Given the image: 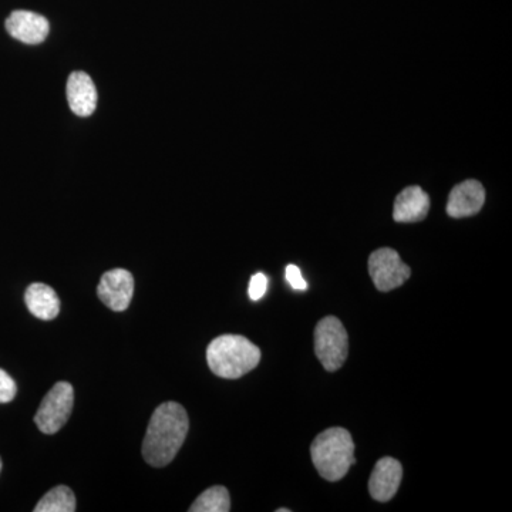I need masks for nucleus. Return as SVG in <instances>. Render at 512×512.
<instances>
[{"label":"nucleus","instance_id":"obj_13","mask_svg":"<svg viewBox=\"0 0 512 512\" xmlns=\"http://www.w3.org/2000/svg\"><path fill=\"white\" fill-rule=\"evenodd\" d=\"M25 302L37 319L53 320L60 312V299L55 289L45 284H32L26 289Z\"/></svg>","mask_w":512,"mask_h":512},{"label":"nucleus","instance_id":"obj_2","mask_svg":"<svg viewBox=\"0 0 512 512\" xmlns=\"http://www.w3.org/2000/svg\"><path fill=\"white\" fill-rule=\"evenodd\" d=\"M211 372L222 379H239L261 362V350L251 340L239 335H222L207 348Z\"/></svg>","mask_w":512,"mask_h":512},{"label":"nucleus","instance_id":"obj_12","mask_svg":"<svg viewBox=\"0 0 512 512\" xmlns=\"http://www.w3.org/2000/svg\"><path fill=\"white\" fill-rule=\"evenodd\" d=\"M429 210V195L417 185H413V187L404 188L397 195L396 202H394L393 218L396 222L410 224V222L423 221L429 214Z\"/></svg>","mask_w":512,"mask_h":512},{"label":"nucleus","instance_id":"obj_15","mask_svg":"<svg viewBox=\"0 0 512 512\" xmlns=\"http://www.w3.org/2000/svg\"><path fill=\"white\" fill-rule=\"evenodd\" d=\"M231 510V498L227 488L222 485L208 488L194 501L190 512H228Z\"/></svg>","mask_w":512,"mask_h":512},{"label":"nucleus","instance_id":"obj_19","mask_svg":"<svg viewBox=\"0 0 512 512\" xmlns=\"http://www.w3.org/2000/svg\"><path fill=\"white\" fill-rule=\"evenodd\" d=\"M278 512H291V510H289V508H279V510H276Z\"/></svg>","mask_w":512,"mask_h":512},{"label":"nucleus","instance_id":"obj_1","mask_svg":"<svg viewBox=\"0 0 512 512\" xmlns=\"http://www.w3.org/2000/svg\"><path fill=\"white\" fill-rule=\"evenodd\" d=\"M190 429L188 414L181 404H161L151 416L143 443V457L150 466H168L183 447Z\"/></svg>","mask_w":512,"mask_h":512},{"label":"nucleus","instance_id":"obj_10","mask_svg":"<svg viewBox=\"0 0 512 512\" xmlns=\"http://www.w3.org/2000/svg\"><path fill=\"white\" fill-rule=\"evenodd\" d=\"M485 202V190L476 180L456 185L448 195L447 214L453 218H466L481 211Z\"/></svg>","mask_w":512,"mask_h":512},{"label":"nucleus","instance_id":"obj_18","mask_svg":"<svg viewBox=\"0 0 512 512\" xmlns=\"http://www.w3.org/2000/svg\"><path fill=\"white\" fill-rule=\"evenodd\" d=\"M286 281L288 284L292 286L296 291H306L308 289V284H306L305 279H303L301 269L296 265H288L286 266Z\"/></svg>","mask_w":512,"mask_h":512},{"label":"nucleus","instance_id":"obj_8","mask_svg":"<svg viewBox=\"0 0 512 512\" xmlns=\"http://www.w3.org/2000/svg\"><path fill=\"white\" fill-rule=\"evenodd\" d=\"M5 26L10 36L26 45H39L45 42L50 32L49 20L29 10H15L10 13Z\"/></svg>","mask_w":512,"mask_h":512},{"label":"nucleus","instance_id":"obj_3","mask_svg":"<svg viewBox=\"0 0 512 512\" xmlns=\"http://www.w3.org/2000/svg\"><path fill=\"white\" fill-rule=\"evenodd\" d=\"M313 466L325 480H342L356 463L352 434L342 427H332L320 433L311 446Z\"/></svg>","mask_w":512,"mask_h":512},{"label":"nucleus","instance_id":"obj_5","mask_svg":"<svg viewBox=\"0 0 512 512\" xmlns=\"http://www.w3.org/2000/svg\"><path fill=\"white\" fill-rule=\"evenodd\" d=\"M74 390L67 382H59L46 394L35 416L36 426L45 434L62 429L73 412Z\"/></svg>","mask_w":512,"mask_h":512},{"label":"nucleus","instance_id":"obj_4","mask_svg":"<svg viewBox=\"0 0 512 512\" xmlns=\"http://www.w3.org/2000/svg\"><path fill=\"white\" fill-rule=\"evenodd\" d=\"M315 352L328 372H336L345 365L349 355L348 332L335 316H326L316 326Z\"/></svg>","mask_w":512,"mask_h":512},{"label":"nucleus","instance_id":"obj_20","mask_svg":"<svg viewBox=\"0 0 512 512\" xmlns=\"http://www.w3.org/2000/svg\"><path fill=\"white\" fill-rule=\"evenodd\" d=\"M0 471H2V458H0Z\"/></svg>","mask_w":512,"mask_h":512},{"label":"nucleus","instance_id":"obj_7","mask_svg":"<svg viewBox=\"0 0 512 512\" xmlns=\"http://www.w3.org/2000/svg\"><path fill=\"white\" fill-rule=\"evenodd\" d=\"M134 293V278L126 269L116 268L101 276L97 286L100 301L114 312H124Z\"/></svg>","mask_w":512,"mask_h":512},{"label":"nucleus","instance_id":"obj_9","mask_svg":"<svg viewBox=\"0 0 512 512\" xmlns=\"http://www.w3.org/2000/svg\"><path fill=\"white\" fill-rule=\"evenodd\" d=\"M402 478L403 467L396 458H380L370 476L369 493L376 501L387 503L396 495Z\"/></svg>","mask_w":512,"mask_h":512},{"label":"nucleus","instance_id":"obj_14","mask_svg":"<svg viewBox=\"0 0 512 512\" xmlns=\"http://www.w3.org/2000/svg\"><path fill=\"white\" fill-rule=\"evenodd\" d=\"M76 511V497L66 485H59L49 493L43 495L37 503L35 512H74Z\"/></svg>","mask_w":512,"mask_h":512},{"label":"nucleus","instance_id":"obj_16","mask_svg":"<svg viewBox=\"0 0 512 512\" xmlns=\"http://www.w3.org/2000/svg\"><path fill=\"white\" fill-rule=\"evenodd\" d=\"M16 393H18V387H16L15 380L5 370L0 369V404L12 402Z\"/></svg>","mask_w":512,"mask_h":512},{"label":"nucleus","instance_id":"obj_6","mask_svg":"<svg viewBox=\"0 0 512 512\" xmlns=\"http://www.w3.org/2000/svg\"><path fill=\"white\" fill-rule=\"evenodd\" d=\"M369 274L380 292H389L402 286L412 271L394 249L380 248L369 256Z\"/></svg>","mask_w":512,"mask_h":512},{"label":"nucleus","instance_id":"obj_17","mask_svg":"<svg viewBox=\"0 0 512 512\" xmlns=\"http://www.w3.org/2000/svg\"><path fill=\"white\" fill-rule=\"evenodd\" d=\"M266 289H268V278L264 274H255L249 282V298L256 302L264 298Z\"/></svg>","mask_w":512,"mask_h":512},{"label":"nucleus","instance_id":"obj_11","mask_svg":"<svg viewBox=\"0 0 512 512\" xmlns=\"http://www.w3.org/2000/svg\"><path fill=\"white\" fill-rule=\"evenodd\" d=\"M67 101L79 117L92 116L97 107V89L89 74L74 72L67 80Z\"/></svg>","mask_w":512,"mask_h":512}]
</instances>
